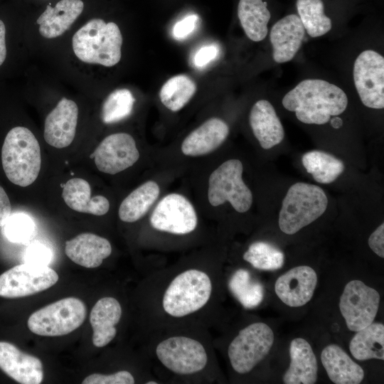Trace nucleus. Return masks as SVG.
<instances>
[{
	"label": "nucleus",
	"instance_id": "obj_1",
	"mask_svg": "<svg viewBox=\"0 0 384 384\" xmlns=\"http://www.w3.org/2000/svg\"><path fill=\"white\" fill-rule=\"evenodd\" d=\"M285 109L295 112L305 124H324L331 116L342 114L347 107L346 93L338 86L320 79L300 82L282 99Z\"/></svg>",
	"mask_w": 384,
	"mask_h": 384
},
{
	"label": "nucleus",
	"instance_id": "obj_2",
	"mask_svg": "<svg viewBox=\"0 0 384 384\" xmlns=\"http://www.w3.org/2000/svg\"><path fill=\"white\" fill-rule=\"evenodd\" d=\"M122 43V34L117 23L94 18L73 33L71 49L82 64L110 68L120 61Z\"/></svg>",
	"mask_w": 384,
	"mask_h": 384
},
{
	"label": "nucleus",
	"instance_id": "obj_3",
	"mask_svg": "<svg viewBox=\"0 0 384 384\" xmlns=\"http://www.w3.org/2000/svg\"><path fill=\"white\" fill-rule=\"evenodd\" d=\"M1 161L6 177L13 183L26 187L36 181L41 166V148L29 129L18 126L7 133Z\"/></svg>",
	"mask_w": 384,
	"mask_h": 384
},
{
	"label": "nucleus",
	"instance_id": "obj_4",
	"mask_svg": "<svg viewBox=\"0 0 384 384\" xmlns=\"http://www.w3.org/2000/svg\"><path fill=\"white\" fill-rule=\"evenodd\" d=\"M328 198L319 186L304 182L292 185L282 203L279 227L293 235L318 219L326 211Z\"/></svg>",
	"mask_w": 384,
	"mask_h": 384
},
{
	"label": "nucleus",
	"instance_id": "obj_5",
	"mask_svg": "<svg viewBox=\"0 0 384 384\" xmlns=\"http://www.w3.org/2000/svg\"><path fill=\"white\" fill-rule=\"evenodd\" d=\"M212 292L210 277L203 271L189 269L176 275L164 294L162 306L172 317H183L203 308Z\"/></svg>",
	"mask_w": 384,
	"mask_h": 384
},
{
	"label": "nucleus",
	"instance_id": "obj_6",
	"mask_svg": "<svg viewBox=\"0 0 384 384\" xmlns=\"http://www.w3.org/2000/svg\"><path fill=\"white\" fill-rule=\"evenodd\" d=\"M86 314V306L82 301L67 297L33 313L28 318V327L39 336H63L81 326Z\"/></svg>",
	"mask_w": 384,
	"mask_h": 384
},
{
	"label": "nucleus",
	"instance_id": "obj_7",
	"mask_svg": "<svg viewBox=\"0 0 384 384\" xmlns=\"http://www.w3.org/2000/svg\"><path fill=\"white\" fill-rule=\"evenodd\" d=\"M243 166L238 159H229L220 164L210 175L208 197L213 206L228 201L239 213H245L252 203V194L244 183Z\"/></svg>",
	"mask_w": 384,
	"mask_h": 384
},
{
	"label": "nucleus",
	"instance_id": "obj_8",
	"mask_svg": "<svg viewBox=\"0 0 384 384\" xmlns=\"http://www.w3.org/2000/svg\"><path fill=\"white\" fill-rule=\"evenodd\" d=\"M273 343L274 334L267 324L257 322L248 325L228 346L232 368L240 374L250 372L269 353Z\"/></svg>",
	"mask_w": 384,
	"mask_h": 384
},
{
	"label": "nucleus",
	"instance_id": "obj_9",
	"mask_svg": "<svg viewBox=\"0 0 384 384\" xmlns=\"http://www.w3.org/2000/svg\"><path fill=\"white\" fill-rule=\"evenodd\" d=\"M156 355L162 365L178 375H191L207 365L208 355L197 340L183 336L169 337L156 348Z\"/></svg>",
	"mask_w": 384,
	"mask_h": 384
},
{
	"label": "nucleus",
	"instance_id": "obj_10",
	"mask_svg": "<svg viewBox=\"0 0 384 384\" xmlns=\"http://www.w3.org/2000/svg\"><path fill=\"white\" fill-rule=\"evenodd\" d=\"M58 280V274L48 266L26 262L0 275V297L18 298L33 295L50 288Z\"/></svg>",
	"mask_w": 384,
	"mask_h": 384
},
{
	"label": "nucleus",
	"instance_id": "obj_11",
	"mask_svg": "<svg viewBox=\"0 0 384 384\" xmlns=\"http://www.w3.org/2000/svg\"><path fill=\"white\" fill-rule=\"evenodd\" d=\"M380 300L377 290L362 281L354 279L347 283L340 297L339 309L348 329L358 331L373 323Z\"/></svg>",
	"mask_w": 384,
	"mask_h": 384
},
{
	"label": "nucleus",
	"instance_id": "obj_12",
	"mask_svg": "<svg viewBox=\"0 0 384 384\" xmlns=\"http://www.w3.org/2000/svg\"><path fill=\"white\" fill-rule=\"evenodd\" d=\"M353 80L362 103L373 109L384 107V58L373 50L361 53L353 65Z\"/></svg>",
	"mask_w": 384,
	"mask_h": 384
},
{
	"label": "nucleus",
	"instance_id": "obj_13",
	"mask_svg": "<svg viewBox=\"0 0 384 384\" xmlns=\"http://www.w3.org/2000/svg\"><path fill=\"white\" fill-rule=\"evenodd\" d=\"M197 223L193 206L186 197L178 193L164 196L150 216V224L154 229L175 235L193 232Z\"/></svg>",
	"mask_w": 384,
	"mask_h": 384
},
{
	"label": "nucleus",
	"instance_id": "obj_14",
	"mask_svg": "<svg viewBox=\"0 0 384 384\" xmlns=\"http://www.w3.org/2000/svg\"><path fill=\"white\" fill-rule=\"evenodd\" d=\"M100 171L116 174L132 166L139 158L135 140L127 133L119 132L106 137L90 155Z\"/></svg>",
	"mask_w": 384,
	"mask_h": 384
},
{
	"label": "nucleus",
	"instance_id": "obj_15",
	"mask_svg": "<svg viewBox=\"0 0 384 384\" xmlns=\"http://www.w3.org/2000/svg\"><path fill=\"white\" fill-rule=\"evenodd\" d=\"M78 111L74 100L66 97L58 100L44 122L43 137L49 145L62 149L73 142L76 133Z\"/></svg>",
	"mask_w": 384,
	"mask_h": 384
},
{
	"label": "nucleus",
	"instance_id": "obj_16",
	"mask_svg": "<svg viewBox=\"0 0 384 384\" xmlns=\"http://www.w3.org/2000/svg\"><path fill=\"white\" fill-rule=\"evenodd\" d=\"M317 284L316 272L309 266L293 267L277 279L274 290L281 301L291 307L304 306L311 299Z\"/></svg>",
	"mask_w": 384,
	"mask_h": 384
},
{
	"label": "nucleus",
	"instance_id": "obj_17",
	"mask_svg": "<svg viewBox=\"0 0 384 384\" xmlns=\"http://www.w3.org/2000/svg\"><path fill=\"white\" fill-rule=\"evenodd\" d=\"M0 368L22 384H39L43 379L41 360L9 342L0 341Z\"/></svg>",
	"mask_w": 384,
	"mask_h": 384
},
{
	"label": "nucleus",
	"instance_id": "obj_18",
	"mask_svg": "<svg viewBox=\"0 0 384 384\" xmlns=\"http://www.w3.org/2000/svg\"><path fill=\"white\" fill-rule=\"evenodd\" d=\"M304 33L303 24L296 14L277 21L270 31L273 60L278 63L290 61L300 49Z\"/></svg>",
	"mask_w": 384,
	"mask_h": 384
},
{
	"label": "nucleus",
	"instance_id": "obj_19",
	"mask_svg": "<svg viewBox=\"0 0 384 384\" xmlns=\"http://www.w3.org/2000/svg\"><path fill=\"white\" fill-rule=\"evenodd\" d=\"M84 9L82 0H60L54 6L48 5L36 23L39 34L46 39H54L65 33Z\"/></svg>",
	"mask_w": 384,
	"mask_h": 384
},
{
	"label": "nucleus",
	"instance_id": "obj_20",
	"mask_svg": "<svg viewBox=\"0 0 384 384\" xmlns=\"http://www.w3.org/2000/svg\"><path fill=\"white\" fill-rule=\"evenodd\" d=\"M228 134L229 127L225 121L217 117L210 118L185 138L181 151L190 156L210 154L225 141Z\"/></svg>",
	"mask_w": 384,
	"mask_h": 384
},
{
	"label": "nucleus",
	"instance_id": "obj_21",
	"mask_svg": "<svg viewBox=\"0 0 384 384\" xmlns=\"http://www.w3.org/2000/svg\"><path fill=\"white\" fill-rule=\"evenodd\" d=\"M65 252L75 263L87 268H95L112 252L110 242L93 233H81L66 241Z\"/></svg>",
	"mask_w": 384,
	"mask_h": 384
},
{
	"label": "nucleus",
	"instance_id": "obj_22",
	"mask_svg": "<svg viewBox=\"0 0 384 384\" xmlns=\"http://www.w3.org/2000/svg\"><path fill=\"white\" fill-rule=\"evenodd\" d=\"M249 121L255 138L264 149H270L283 140V126L269 101L256 102L250 110Z\"/></svg>",
	"mask_w": 384,
	"mask_h": 384
},
{
	"label": "nucleus",
	"instance_id": "obj_23",
	"mask_svg": "<svg viewBox=\"0 0 384 384\" xmlns=\"http://www.w3.org/2000/svg\"><path fill=\"white\" fill-rule=\"evenodd\" d=\"M289 367L283 375L285 384H314L317 380L318 365L309 343L296 338L289 346Z\"/></svg>",
	"mask_w": 384,
	"mask_h": 384
},
{
	"label": "nucleus",
	"instance_id": "obj_24",
	"mask_svg": "<svg viewBox=\"0 0 384 384\" xmlns=\"http://www.w3.org/2000/svg\"><path fill=\"white\" fill-rule=\"evenodd\" d=\"M121 316V305L114 297H102L95 303L90 314L95 346L104 347L113 340Z\"/></svg>",
	"mask_w": 384,
	"mask_h": 384
},
{
	"label": "nucleus",
	"instance_id": "obj_25",
	"mask_svg": "<svg viewBox=\"0 0 384 384\" xmlns=\"http://www.w3.org/2000/svg\"><path fill=\"white\" fill-rule=\"evenodd\" d=\"M321 361L334 383L358 384L364 378L363 368L336 344H330L323 349Z\"/></svg>",
	"mask_w": 384,
	"mask_h": 384
},
{
	"label": "nucleus",
	"instance_id": "obj_26",
	"mask_svg": "<svg viewBox=\"0 0 384 384\" xmlns=\"http://www.w3.org/2000/svg\"><path fill=\"white\" fill-rule=\"evenodd\" d=\"M62 196L66 205L77 212L103 215L110 209V202L105 196L91 197L90 186L82 178L68 181L63 186Z\"/></svg>",
	"mask_w": 384,
	"mask_h": 384
},
{
	"label": "nucleus",
	"instance_id": "obj_27",
	"mask_svg": "<svg viewBox=\"0 0 384 384\" xmlns=\"http://www.w3.org/2000/svg\"><path fill=\"white\" fill-rule=\"evenodd\" d=\"M238 16L246 36L252 41L265 38L271 14L262 0H240Z\"/></svg>",
	"mask_w": 384,
	"mask_h": 384
},
{
	"label": "nucleus",
	"instance_id": "obj_28",
	"mask_svg": "<svg viewBox=\"0 0 384 384\" xmlns=\"http://www.w3.org/2000/svg\"><path fill=\"white\" fill-rule=\"evenodd\" d=\"M160 192L159 185L148 181L132 192L122 202L118 214L121 220L134 223L142 218L156 201Z\"/></svg>",
	"mask_w": 384,
	"mask_h": 384
},
{
	"label": "nucleus",
	"instance_id": "obj_29",
	"mask_svg": "<svg viewBox=\"0 0 384 384\" xmlns=\"http://www.w3.org/2000/svg\"><path fill=\"white\" fill-rule=\"evenodd\" d=\"M356 332L349 344L352 356L359 361L384 360L383 324L371 323Z\"/></svg>",
	"mask_w": 384,
	"mask_h": 384
},
{
	"label": "nucleus",
	"instance_id": "obj_30",
	"mask_svg": "<svg viewBox=\"0 0 384 384\" xmlns=\"http://www.w3.org/2000/svg\"><path fill=\"white\" fill-rule=\"evenodd\" d=\"M302 164L318 183L327 184L334 182L345 169L343 162L326 151L312 150L302 157Z\"/></svg>",
	"mask_w": 384,
	"mask_h": 384
},
{
	"label": "nucleus",
	"instance_id": "obj_31",
	"mask_svg": "<svg viewBox=\"0 0 384 384\" xmlns=\"http://www.w3.org/2000/svg\"><path fill=\"white\" fill-rule=\"evenodd\" d=\"M196 90V82L189 76L176 75L162 85L159 92L160 100L171 112H178L190 101Z\"/></svg>",
	"mask_w": 384,
	"mask_h": 384
},
{
	"label": "nucleus",
	"instance_id": "obj_32",
	"mask_svg": "<svg viewBox=\"0 0 384 384\" xmlns=\"http://www.w3.org/2000/svg\"><path fill=\"white\" fill-rule=\"evenodd\" d=\"M228 286L233 294L245 308H255L263 299L262 285L252 278L246 270H236L231 276Z\"/></svg>",
	"mask_w": 384,
	"mask_h": 384
},
{
	"label": "nucleus",
	"instance_id": "obj_33",
	"mask_svg": "<svg viewBox=\"0 0 384 384\" xmlns=\"http://www.w3.org/2000/svg\"><path fill=\"white\" fill-rule=\"evenodd\" d=\"M296 5L303 26L311 37H319L330 31L331 20L324 14L322 0H297Z\"/></svg>",
	"mask_w": 384,
	"mask_h": 384
},
{
	"label": "nucleus",
	"instance_id": "obj_34",
	"mask_svg": "<svg viewBox=\"0 0 384 384\" xmlns=\"http://www.w3.org/2000/svg\"><path fill=\"white\" fill-rule=\"evenodd\" d=\"M243 259L255 269L275 270L283 266L284 255L274 245L257 241L249 246L243 255Z\"/></svg>",
	"mask_w": 384,
	"mask_h": 384
},
{
	"label": "nucleus",
	"instance_id": "obj_35",
	"mask_svg": "<svg viewBox=\"0 0 384 384\" xmlns=\"http://www.w3.org/2000/svg\"><path fill=\"white\" fill-rule=\"evenodd\" d=\"M135 98L127 88L112 91L105 100L101 109V119L105 124H113L129 117Z\"/></svg>",
	"mask_w": 384,
	"mask_h": 384
},
{
	"label": "nucleus",
	"instance_id": "obj_36",
	"mask_svg": "<svg viewBox=\"0 0 384 384\" xmlns=\"http://www.w3.org/2000/svg\"><path fill=\"white\" fill-rule=\"evenodd\" d=\"M2 228L7 239L16 243L26 242L36 233L33 220L24 213L11 214Z\"/></svg>",
	"mask_w": 384,
	"mask_h": 384
},
{
	"label": "nucleus",
	"instance_id": "obj_37",
	"mask_svg": "<svg viewBox=\"0 0 384 384\" xmlns=\"http://www.w3.org/2000/svg\"><path fill=\"white\" fill-rule=\"evenodd\" d=\"M135 380L127 370H120L109 375L94 373L87 376L83 384H133Z\"/></svg>",
	"mask_w": 384,
	"mask_h": 384
},
{
	"label": "nucleus",
	"instance_id": "obj_38",
	"mask_svg": "<svg viewBox=\"0 0 384 384\" xmlns=\"http://www.w3.org/2000/svg\"><path fill=\"white\" fill-rule=\"evenodd\" d=\"M52 259V252L46 245L36 242L30 245L25 253L26 262L47 265Z\"/></svg>",
	"mask_w": 384,
	"mask_h": 384
},
{
	"label": "nucleus",
	"instance_id": "obj_39",
	"mask_svg": "<svg viewBox=\"0 0 384 384\" xmlns=\"http://www.w3.org/2000/svg\"><path fill=\"white\" fill-rule=\"evenodd\" d=\"M198 19L197 15L191 14L176 22L172 31L174 37L177 40L186 38L194 31Z\"/></svg>",
	"mask_w": 384,
	"mask_h": 384
},
{
	"label": "nucleus",
	"instance_id": "obj_40",
	"mask_svg": "<svg viewBox=\"0 0 384 384\" xmlns=\"http://www.w3.org/2000/svg\"><path fill=\"white\" fill-rule=\"evenodd\" d=\"M218 50L215 45H206L196 53L193 62L196 67L203 68L213 60L218 55Z\"/></svg>",
	"mask_w": 384,
	"mask_h": 384
},
{
	"label": "nucleus",
	"instance_id": "obj_41",
	"mask_svg": "<svg viewBox=\"0 0 384 384\" xmlns=\"http://www.w3.org/2000/svg\"><path fill=\"white\" fill-rule=\"evenodd\" d=\"M368 245L377 255L384 257V223L379 225L370 235Z\"/></svg>",
	"mask_w": 384,
	"mask_h": 384
},
{
	"label": "nucleus",
	"instance_id": "obj_42",
	"mask_svg": "<svg viewBox=\"0 0 384 384\" xmlns=\"http://www.w3.org/2000/svg\"><path fill=\"white\" fill-rule=\"evenodd\" d=\"M11 214V206L8 195L0 185V227H3Z\"/></svg>",
	"mask_w": 384,
	"mask_h": 384
},
{
	"label": "nucleus",
	"instance_id": "obj_43",
	"mask_svg": "<svg viewBox=\"0 0 384 384\" xmlns=\"http://www.w3.org/2000/svg\"><path fill=\"white\" fill-rule=\"evenodd\" d=\"M7 55L6 43V26L0 19V66L4 63Z\"/></svg>",
	"mask_w": 384,
	"mask_h": 384
},
{
	"label": "nucleus",
	"instance_id": "obj_44",
	"mask_svg": "<svg viewBox=\"0 0 384 384\" xmlns=\"http://www.w3.org/2000/svg\"><path fill=\"white\" fill-rule=\"evenodd\" d=\"M330 122L331 125L335 129L340 128L343 124L342 119L338 117H334L330 119Z\"/></svg>",
	"mask_w": 384,
	"mask_h": 384
},
{
	"label": "nucleus",
	"instance_id": "obj_45",
	"mask_svg": "<svg viewBox=\"0 0 384 384\" xmlns=\"http://www.w3.org/2000/svg\"><path fill=\"white\" fill-rule=\"evenodd\" d=\"M147 384H157L158 383L157 382H154V381H150V382H146Z\"/></svg>",
	"mask_w": 384,
	"mask_h": 384
}]
</instances>
